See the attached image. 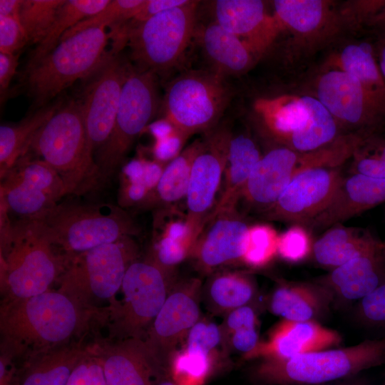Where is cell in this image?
<instances>
[{
    "label": "cell",
    "instance_id": "cell-33",
    "mask_svg": "<svg viewBox=\"0 0 385 385\" xmlns=\"http://www.w3.org/2000/svg\"><path fill=\"white\" fill-rule=\"evenodd\" d=\"M59 106L43 107L14 125L0 127L1 178L30 150L31 143L41 128L53 115Z\"/></svg>",
    "mask_w": 385,
    "mask_h": 385
},
{
    "label": "cell",
    "instance_id": "cell-56",
    "mask_svg": "<svg viewBox=\"0 0 385 385\" xmlns=\"http://www.w3.org/2000/svg\"><path fill=\"white\" fill-rule=\"evenodd\" d=\"M383 43L379 46L376 56L381 73L385 79V41L383 40Z\"/></svg>",
    "mask_w": 385,
    "mask_h": 385
},
{
    "label": "cell",
    "instance_id": "cell-52",
    "mask_svg": "<svg viewBox=\"0 0 385 385\" xmlns=\"http://www.w3.org/2000/svg\"><path fill=\"white\" fill-rule=\"evenodd\" d=\"M148 127L151 134L155 138V140L164 139L177 130L168 120L163 118L150 124Z\"/></svg>",
    "mask_w": 385,
    "mask_h": 385
},
{
    "label": "cell",
    "instance_id": "cell-8",
    "mask_svg": "<svg viewBox=\"0 0 385 385\" xmlns=\"http://www.w3.org/2000/svg\"><path fill=\"white\" fill-rule=\"evenodd\" d=\"M233 93L226 77L211 71H189L168 84L163 101V118L188 138L216 128Z\"/></svg>",
    "mask_w": 385,
    "mask_h": 385
},
{
    "label": "cell",
    "instance_id": "cell-42",
    "mask_svg": "<svg viewBox=\"0 0 385 385\" xmlns=\"http://www.w3.org/2000/svg\"><path fill=\"white\" fill-rule=\"evenodd\" d=\"M312 247L307 230L296 224L279 235L277 255L287 262L297 263L307 257Z\"/></svg>",
    "mask_w": 385,
    "mask_h": 385
},
{
    "label": "cell",
    "instance_id": "cell-30",
    "mask_svg": "<svg viewBox=\"0 0 385 385\" xmlns=\"http://www.w3.org/2000/svg\"><path fill=\"white\" fill-rule=\"evenodd\" d=\"M83 348L56 347L31 358L15 385H66L78 362L88 355Z\"/></svg>",
    "mask_w": 385,
    "mask_h": 385
},
{
    "label": "cell",
    "instance_id": "cell-11",
    "mask_svg": "<svg viewBox=\"0 0 385 385\" xmlns=\"http://www.w3.org/2000/svg\"><path fill=\"white\" fill-rule=\"evenodd\" d=\"M158 106L156 74L130 65L112 131L96 153L100 186L113 175L135 138L156 114Z\"/></svg>",
    "mask_w": 385,
    "mask_h": 385
},
{
    "label": "cell",
    "instance_id": "cell-25",
    "mask_svg": "<svg viewBox=\"0 0 385 385\" xmlns=\"http://www.w3.org/2000/svg\"><path fill=\"white\" fill-rule=\"evenodd\" d=\"M384 202L385 178L350 173L343 177L327 207L307 224L314 229L328 228Z\"/></svg>",
    "mask_w": 385,
    "mask_h": 385
},
{
    "label": "cell",
    "instance_id": "cell-15",
    "mask_svg": "<svg viewBox=\"0 0 385 385\" xmlns=\"http://www.w3.org/2000/svg\"><path fill=\"white\" fill-rule=\"evenodd\" d=\"M232 133L217 126L205 133L195 157L186 194L185 220L197 240L215 205L227 164Z\"/></svg>",
    "mask_w": 385,
    "mask_h": 385
},
{
    "label": "cell",
    "instance_id": "cell-21",
    "mask_svg": "<svg viewBox=\"0 0 385 385\" xmlns=\"http://www.w3.org/2000/svg\"><path fill=\"white\" fill-rule=\"evenodd\" d=\"M100 357L107 385H156L170 376L144 339H123Z\"/></svg>",
    "mask_w": 385,
    "mask_h": 385
},
{
    "label": "cell",
    "instance_id": "cell-3",
    "mask_svg": "<svg viewBox=\"0 0 385 385\" xmlns=\"http://www.w3.org/2000/svg\"><path fill=\"white\" fill-rule=\"evenodd\" d=\"M43 225L21 218L12 223L10 242L1 252V286L6 299H24L48 291L62 274L67 255L60 256Z\"/></svg>",
    "mask_w": 385,
    "mask_h": 385
},
{
    "label": "cell",
    "instance_id": "cell-39",
    "mask_svg": "<svg viewBox=\"0 0 385 385\" xmlns=\"http://www.w3.org/2000/svg\"><path fill=\"white\" fill-rule=\"evenodd\" d=\"M145 0H112L100 12L87 18L66 32L61 40L91 27L112 26V36L128 21L133 18ZM60 42V41H59Z\"/></svg>",
    "mask_w": 385,
    "mask_h": 385
},
{
    "label": "cell",
    "instance_id": "cell-27",
    "mask_svg": "<svg viewBox=\"0 0 385 385\" xmlns=\"http://www.w3.org/2000/svg\"><path fill=\"white\" fill-rule=\"evenodd\" d=\"M334 302L332 292L317 282H285L272 292L269 309L285 320L319 322Z\"/></svg>",
    "mask_w": 385,
    "mask_h": 385
},
{
    "label": "cell",
    "instance_id": "cell-36",
    "mask_svg": "<svg viewBox=\"0 0 385 385\" xmlns=\"http://www.w3.org/2000/svg\"><path fill=\"white\" fill-rule=\"evenodd\" d=\"M255 293V285L250 277L242 273L225 272L211 279L205 297L214 311L230 312L249 304Z\"/></svg>",
    "mask_w": 385,
    "mask_h": 385
},
{
    "label": "cell",
    "instance_id": "cell-53",
    "mask_svg": "<svg viewBox=\"0 0 385 385\" xmlns=\"http://www.w3.org/2000/svg\"><path fill=\"white\" fill-rule=\"evenodd\" d=\"M11 360L1 354L0 359V385H15L14 370L10 366Z\"/></svg>",
    "mask_w": 385,
    "mask_h": 385
},
{
    "label": "cell",
    "instance_id": "cell-2",
    "mask_svg": "<svg viewBox=\"0 0 385 385\" xmlns=\"http://www.w3.org/2000/svg\"><path fill=\"white\" fill-rule=\"evenodd\" d=\"M385 364V338L312 351L287 360L260 359L250 369L257 385H318L359 375Z\"/></svg>",
    "mask_w": 385,
    "mask_h": 385
},
{
    "label": "cell",
    "instance_id": "cell-14",
    "mask_svg": "<svg viewBox=\"0 0 385 385\" xmlns=\"http://www.w3.org/2000/svg\"><path fill=\"white\" fill-rule=\"evenodd\" d=\"M0 197L21 218L36 219L68 195L56 171L41 158L24 156L1 178Z\"/></svg>",
    "mask_w": 385,
    "mask_h": 385
},
{
    "label": "cell",
    "instance_id": "cell-13",
    "mask_svg": "<svg viewBox=\"0 0 385 385\" xmlns=\"http://www.w3.org/2000/svg\"><path fill=\"white\" fill-rule=\"evenodd\" d=\"M130 65L112 53L91 74L78 100L83 113L88 157L103 145L112 131Z\"/></svg>",
    "mask_w": 385,
    "mask_h": 385
},
{
    "label": "cell",
    "instance_id": "cell-43",
    "mask_svg": "<svg viewBox=\"0 0 385 385\" xmlns=\"http://www.w3.org/2000/svg\"><path fill=\"white\" fill-rule=\"evenodd\" d=\"M354 316L364 327H385V282L358 301Z\"/></svg>",
    "mask_w": 385,
    "mask_h": 385
},
{
    "label": "cell",
    "instance_id": "cell-31",
    "mask_svg": "<svg viewBox=\"0 0 385 385\" xmlns=\"http://www.w3.org/2000/svg\"><path fill=\"white\" fill-rule=\"evenodd\" d=\"M336 65L338 69L358 80L371 101L385 115V79L372 47L366 43L348 45L339 54Z\"/></svg>",
    "mask_w": 385,
    "mask_h": 385
},
{
    "label": "cell",
    "instance_id": "cell-47",
    "mask_svg": "<svg viewBox=\"0 0 385 385\" xmlns=\"http://www.w3.org/2000/svg\"><path fill=\"white\" fill-rule=\"evenodd\" d=\"M29 43L18 18L0 16V52L14 53Z\"/></svg>",
    "mask_w": 385,
    "mask_h": 385
},
{
    "label": "cell",
    "instance_id": "cell-48",
    "mask_svg": "<svg viewBox=\"0 0 385 385\" xmlns=\"http://www.w3.org/2000/svg\"><path fill=\"white\" fill-rule=\"evenodd\" d=\"M188 138L176 130L170 136L155 140L153 153L157 161L165 163L176 158L183 150Z\"/></svg>",
    "mask_w": 385,
    "mask_h": 385
},
{
    "label": "cell",
    "instance_id": "cell-24",
    "mask_svg": "<svg viewBox=\"0 0 385 385\" xmlns=\"http://www.w3.org/2000/svg\"><path fill=\"white\" fill-rule=\"evenodd\" d=\"M316 282L332 292L334 302L359 301L385 282L384 242L332 269Z\"/></svg>",
    "mask_w": 385,
    "mask_h": 385
},
{
    "label": "cell",
    "instance_id": "cell-40",
    "mask_svg": "<svg viewBox=\"0 0 385 385\" xmlns=\"http://www.w3.org/2000/svg\"><path fill=\"white\" fill-rule=\"evenodd\" d=\"M212 370L210 354L187 349L173 356L168 368L170 377L179 385H202Z\"/></svg>",
    "mask_w": 385,
    "mask_h": 385
},
{
    "label": "cell",
    "instance_id": "cell-29",
    "mask_svg": "<svg viewBox=\"0 0 385 385\" xmlns=\"http://www.w3.org/2000/svg\"><path fill=\"white\" fill-rule=\"evenodd\" d=\"M380 242L368 230L337 224L314 242L312 252L319 265L332 270L368 251Z\"/></svg>",
    "mask_w": 385,
    "mask_h": 385
},
{
    "label": "cell",
    "instance_id": "cell-54",
    "mask_svg": "<svg viewBox=\"0 0 385 385\" xmlns=\"http://www.w3.org/2000/svg\"><path fill=\"white\" fill-rule=\"evenodd\" d=\"M22 0H1L0 16L14 17L19 19V10Z\"/></svg>",
    "mask_w": 385,
    "mask_h": 385
},
{
    "label": "cell",
    "instance_id": "cell-37",
    "mask_svg": "<svg viewBox=\"0 0 385 385\" xmlns=\"http://www.w3.org/2000/svg\"><path fill=\"white\" fill-rule=\"evenodd\" d=\"M65 0H22L19 19L29 41L41 43L48 33Z\"/></svg>",
    "mask_w": 385,
    "mask_h": 385
},
{
    "label": "cell",
    "instance_id": "cell-17",
    "mask_svg": "<svg viewBox=\"0 0 385 385\" xmlns=\"http://www.w3.org/2000/svg\"><path fill=\"white\" fill-rule=\"evenodd\" d=\"M343 177L339 168H313L301 172L268 209V217L307 224L327 207Z\"/></svg>",
    "mask_w": 385,
    "mask_h": 385
},
{
    "label": "cell",
    "instance_id": "cell-44",
    "mask_svg": "<svg viewBox=\"0 0 385 385\" xmlns=\"http://www.w3.org/2000/svg\"><path fill=\"white\" fill-rule=\"evenodd\" d=\"M192 247L188 243L162 234L155 245V262L166 270L173 267L191 254Z\"/></svg>",
    "mask_w": 385,
    "mask_h": 385
},
{
    "label": "cell",
    "instance_id": "cell-41",
    "mask_svg": "<svg viewBox=\"0 0 385 385\" xmlns=\"http://www.w3.org/2000/svg\"><path fill=\"white\" fill-rule=\"evenodd\" d=\"M279 236L268 225L250 226L242 262L255 268L267 265L277 255Z\"/></svg>",
    "mask_w": 385,
    "mask_h": 385
},
{
    "label": "cell",
    "instance_id": "cell-5",
    "mask_svg": "<svg viewBox=\"0 0 385 385\" xmlns=\"http://www.w3.org/2000/svg\"><path fill=\"white\" fill-rule=\"evenodd\" d=\"M111 38L105 26L88 28L60 41L46 56L27 65L25 84L36 106H43L97 70L113 53L106 50Z\"/></svg>",
    "mask_w": 385,
    "mask_h": 385
},
{
    "label": "cell",
    "instance_id": "cell-26",
    "mask_svg": "<svg viewBox=\"0 0 385 385\" xmlns=\"http://www.w3.org/2000/svg\"><path fill=\"white\" fill-rule=\"evenodd\" d=\"M195 37L212 71L225 77L244 73L259 58L247 43L214 21L197 25Z\"/></svg>",
    "mask_w": 385,
    "mask_h": 385
},
{
    "label": "cell",
    "instance_id": "cell-16",
    "mask_svg": "<svg viewBox=\"0 0 385 385\" xmlns=\"http://www.w3.org/2000/svg\"><path fill=\"white\" fill-rule=\"evenodd\" d=\"M201 282L192 279L174 286L144 339L168 371L177 345L199 321Z\"/></svg>",
    "mask_w": 385,
    "mask_h": 385
},
{
    "label": "cell",
    "instance_id": "cell-51",
    "mask_svg": "<svg viewBox=\"0 0 385 385\" xmlns=\"http://www.w3.org/2000/svg\"><path fill=\"white\" fill-rule=\"evenodd\" d=\"M19 55L0 52V91L2 96L7 91L19 63Z\"/></svg>",
    "mask_w": 385,
    "mask_h": 385
},
{
    "label": "cell",
    "instance_id": "cell-18",
    "mask_svg": "<svg viewBox=\"0 0 385 385\" xmlns=\"http://www.w3.org/2000/svg\"><path fill=\"white\" fill-rule=\"evenodd\" d=\"M317 98L337 122L359 131H381L385 115L365 92L358 80L340 69L323 73L317 83Z\"/></svg>",
    "mask_w": 385,
    "mask_h": 385
},
{
    "label": "cell",
    "instance_id": "cell-10",
    "mask_svg": "<svg viewBox=\"0 0 385 385\" xmlns=\"http://www.w3.org/2000/svg\"><path fill=\"white\" fill-rule=\"evenodd\" d=\"M255 110L273 138L297 152L317 150L339 136L337 120L315 97L283 95L260 98Z\"/></svg>",
    "mask_w": 385,
    "mask_h": 385
},
{
    "label": "cell",
    "instance_id": "cell-22",
    "mask_svg": "<svg viewBox=\"0 0 385 385\" xmlns=\"http://www.w3.org/2000/svg\"><path fill=\"white\" fill-rule=\"evenodd\" d=\"M342 341L335 330L319 322H297L283 319L271 331L269 339L259 343L245 357L287 360L306 353L332 349Z\"/></svg>",
    "mask_w": 385,
    "mask_h": 385
},
{
    "label": "cell",
    "instance_id": "cell-20",
    "mask_svg": "<svg viewBox=\"0 0 385 385\" xmlns=\"http://www.w3.org/2000/svg\"><path fill=\"white\" fill-rule=\"evenodd\" d=\"M214 21L247 43L260 58L282 29L260 0L212 1Z\"/></svg>",
    "mask_w": 385,
    "mask_h": 385
},
{
    "label": "cell",
    "instance_id": "cell-9",
    "mask_svg": "<svg viewBox=\"0 0 385 385\" xmlns=\"http://www.w3.org/2000/svg\"><path fill=\"white\" fill-rule=\"evenodd\" d=\"M136 247L131 237L68 257L58 291L85 309L94 302L112 299L121 288Z\"/></svg>",
    "mask_w": 385,
    "mask_h": 385
},
{
    "label": "cell",
    "instance_id": "cell-49",
    "mask_svg": "<svg viewBox=\"0 0 385 385\" xmlns=\"http://www.w3.org/2000/svg\"><path fill=\"white\" fill-rule=\"evenodd\" d=\"M257 317L255 309L249 304L230 311L226 319V327L232 332L247 328H256Z\"/></svg>",
    "mask_w": 385,
    "mask_h": 385
},
{
    "label": "cell",
    "instance_id": "cell-19",
    "mask_svg": "<svg viewBox=\"0 0 385 385\" xmlns=\"http://www.w3.org/2000/svg\"><path fill=\"white\" fill-rule=\"evenodd\" d=\"M250 227L236 208L209 217L190 254L197 267L209 272L227 264L242 262Z\"/></svg>",
    "mask_w": 385,
    "mask_h": 385
},
{
    "label": "cell",
    "instance_id": "cell-57",
    "mask_svg": "<svg viewBox=\"0 0 385 385\" xmlns=\"http://www.w3.org/2000/svg\"><path fill=\"white\" fill-rule=\"evenodd\" d=\"M373 20L379 26L383 33L384 41H385V9L379 14Z\"/></svg>",
    "mask_w": 385,
    "mask_h": 385
},
{
    "label": "cell",
    "instance_id": "cell-45",
    "mask_svg": "<svg viewBox=\"0 0 385 385\" xmlns=\"http://www.w3.org/2000/svg\"><path fill=\"white\" fill-rule=\"evenodd\" d=\"M222 332L215 323L198 321L186 337V348L210 354L222 340Z\"/></svg>",
    "mask_w": 385,
    "mask_h": 385
},
{
    "label": "cell",
    "instance_id": "cell-1",
    "mask_svg": "<svg viewBox=\"0 0 385 385\" xmlns=\"http://www.w3.org/2000/svg\"><path fill=\"white\" fill-rule=\"evenodd\" d=\"M86 309L60 291L6 299L1 307L2 355L31 358L68 341L82 327Z\"/></svg>",
    "mask_w": 385,
    "mask_h": 385
},
{
    "label": "cell",
    "instance_id": "cell-46",
    "mask_svg": "<svg viewBox=\"0 0 385 385\" xmlns=\"http://www.w3.org/2000/svg\"><path fill=\"white\" fill-rule=\"evenodd\" d=\"M66 385H107L101 358L91 354L84 357L73 370Z\"/></svg>",
    "mask_w": 385,
    "mask_h": 385
},
{
    "label": "cell",
    "instance_id": "cell-7",
    "mask_svg": "<svg viewBox=\"0 0 385 385\" xmlns=\"http://www.w3.org/2000/svg\"><path fill=\"white\" fill-rule=\"evenodd\" d=\"M199 1L188 0L161 11L114 38L113 49L127 44L135 68L155 74L176 66L183 56L197 28Z\"/></svg>",
    "mask_w": 385,
    "mask_h": 385
},
{
    "label": "cell",
    "instance_id": "cell-58",
    "mask_svg": "<svg viewBox=\"0 0 385 385\" xmlns=\"http://www.w3.org/2000/svg\"><path fill=\"white\" fill-rule=\"evenodd\" d=\"M176 382L170 376L165 377L160 380L156 385H175Z\"/></svg>",
    "mask_w": 385,
    "mask_h": 385
},
{
    "label": "cell",
    "instance_id": "cell-50",
    "mask_svg": "<svg viewBox=\"0 0 385 385\" xmlns=\"http://www.w3.org/2000/svg\"><path fill=\"white\" fill-rule=\"evenodd\" d=\"M231 342L233 348L244 353L245 356L259 344V334L256 328L242 329L233 332Z\"/></svg>",
    "mask_w": 385,
    "mask_h": 385
},
{
    "label": "cell",
    "instance_id": "cell-38",
    "mask_svg": "<svg viewBox=\"0 0 385 385\" xmlns=\"http://www.w3.org/2000/svg\"><path fill=\"white\" fill-rule=\"evenodd\" d=\"M350 173L385 178V135L366 132L352 155Z\"/></svg>",
    "mask_w": 385,
    "mask_h": 385
},
{
    "label": "cell",
    "instance_id": "cell-23",
    "mask_svg": "<svg viewBox=\"0 0 385 385\" xmlns=\"http://www.w3.org/2000/svg\"><path fill=\"white\" fill-rule=\"evenodd\" d=\"M304 170L302 153L289 148H273L262 156L240 195L253 205L271 207L293 178Z\"/></svg>",
    "mask_w": 385,
    "mask_h": 385
},
{
    "label": "cell",
    "instance_id": "cell-6",
    "mask_svg": "<svg viewBox=\"0 0 385 385\" xmlns=\"http://www.w3.org/2000/svg\"><path fill=\"white\" fill-rule=\"evenodd\" d=\"M36 219L68 257L140 232L123 207L109 203L58 202Z\"/></svg>",
    "mask_w": 385,
    "mask_h": 385
},
{
    "label": "cell",
    "instance_id": "cell-12",
    "mask_svg": "<svg viewBox=\"0 0 385 385\" xmlns=\"http://www.w3.org/2000/svg\"><path fill=\"white\" fill-rule=\"evenodd\" d=\"M167 272L153 260L133 261L128 266L121 285L123 303L111 307L113 336L144 339L170 291Z\"/></svg>",
    "mask_w": 385,
    "mask_h": 385
},
{
    "label": "cell",
    "instance_id": "cell-34",
    "mask_svg": "<svg viewBox=\"0 0 385 385\" xmlns=\"http://www.w3.org/2000/svg\"><path fill=\"white\" fill-rule=\"evenodd\" d=\"M274 15L282 29L300 36L313 35L324 25L328 3L320 0H275Z\"/></svg>",
    "mask_w": 385,
    "mask_h": 385
},
{
    "label": "cell",
    "instance_id": "cell-32",
    "mask_svg": "<svg viewBox=\"0 0 385 385\" xmlns=\"http://www.w3.org/2000/svg\"><path fill=\"white\" fill-rule=\"evenodd\" d=\"M203 143L204 138L196 139L170 161L155 189L140 205L169 206L185 197L192 165Z\"/></svg>",
    "mask_w": 385,
    "mask_h": 385
},
{
    "label": "cell",
    "instance_id": "cell-28",
    "mask_svg": "<svg viewBox=\"0 0 385 385\" xmlns=\"http://www.w3.org/2000/svg\"><path fill=\"white\" fill-rule=\"evenodd\" d=\"M262 156L258 146L250 135L245 133H232L222 190L210 217L224 210L236 208L242 191Z\"/></svg>",
    "mask_w": 385,
    "mask_h": 385
},
{
    "label": "cell",
    "instance_id": "cell-55",
    "mask_svg": "<svg viewBox=\"0 0 385 385\" xmlns=\"http://www.w3.org/2000/svg\"><path fill=\"white\" fill-rule=\"evenodd\" d=\"M318 385H371V384L364 377H361L359 375H358L338 381Z\"/></svg>",
    "mask_w": 385,
    "mask_h": 385
},
{
    "label": "cell",
    "instance_id": "cell-4",
    "mask_svg": "<svg viewBox=\"0 0 385 385\" xmlns=\"http://www.w3.org/2000/svg\"><path fill=\"white\" fill-rule=\"evenodd\" d=\"M31 149L56 171L68 194L82 195L101 187L98 168L87 154L78 100L58 106L36 133Z\"/></svg>",
    "mask_w": 385,
    "mask_h": 385
},
{
    "label": "cell",
    "instance_id": "cell-60",
    "mask_svg": "<svg viewBox=\"0 0 385 385\" xmlns=\"http://www.w3.org/2000/svg\"><path fill=\"white\" fill-rule=\"evenodd\" d=\"M384 245H385V240L384 241Z\"/></svg>",
    "mask_w": 385,
    "mask_h": 385
},
{
    "label": "cell",
    "instance_id": "cell-35",
    "mask_svg": "<svg viewBox=\"0 0 385 385\" xmlns=\"http://www.w3.org/2000/svg\"><path fill=\"white\" fill-rule=\"evenodd\" d=\"M111 0H65L43 40L34 50L27 65L32 64L53 50L63 35L81 21L103 10Z\"/></svg>",
    "mask_w": 385,
    "mask_h": 385
},
{
    "label": "cell",
    "instance_id": "cell-59",
    "mask_svg": "<svg viewBox=\"0 0 385 385\" xmlns=\"http://www.w3.org/2000/svg\"><path fill=\"white\" fill-rule=\"evenodd\" d=\"M381 385H385V374H384V378Z\"/></svg>",
    "mask_w": 385,
    "mask_h": 385
}]
</instances>
